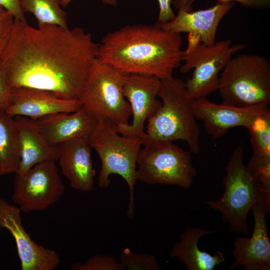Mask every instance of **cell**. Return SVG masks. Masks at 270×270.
<instances>
[{
	"mask_svg": "<svg viewBox=\"0 0 270 270\" xmlns=\"http://www.w3.org/2000/svg\"><path fill=\"white\" fill-rule=\"evenodd\" d=\"M247 129L253 155L270 156V112L256 118Z\"/></svg>",
	"mask_w": 270,
	"mask_h": 270,
	"instance_id": "603a6c76",
	"label": "cell"
},
{
	"mask_svg": "<svg viewBox=\"0 0 270 270\" xmlns=\"http://www.w3.org/2000/svg\"><path fill=\"white\" fill-rule=\"evenodd\" d=\"M14 20L10 12L0 6V57L10 40Z\"/></svg>",
	"mask_w": 270,
	"mask_h": 270,
	"instance_id": "83f0119b",
	"label": "cell"
},
{
	"mask_svg": "<svg viewBox=\"0 0 270 270\" xmlns=\"http://www.w3.org/2000/svg\"><path fill=\"white\" fill-rule=\"evenodd\" d=\"M57 146V161L72 188L86 192L92 191L96 171L93 168L88 138H74Z\"/></svg>",
	"mask_w": 270,
	"mask_h": 270,
	"instance_id": "e0dca14e",
	"label": "cell"
},
{
	"mask_svg": "<svg viewBox=\"0 0 270 270\" xmlns=\"http://www.w3.org/2000/svg\"><path fill=\"white\" fill-rule=\"evenodd\" d=\"M55 162H40L16 174L12 200L21 212L46 210L62 196L65 186Z\"/></svg>",
	"mask_w": 270,
	"mask_h": 270,
	"instance_id": "30bf717a",
	"label": "cell"
},
{
	"mask_svg": "<svg viewBox=\"0 0 270 270\" xmlns=\"http://www.w3.org/2000/svg\"><path fill=\"white\" fill-rule=\"evenodd\" d=\"M0 6L10 12L15 19L26 20L20 0H0Z\"/></svg>",
	"mask_w": 270,
	"mask_h": 270,
	"instance_id": "4dcf8cb0",
	"label": "cell"
},
{
	"mask_svg": "<svg viewBox=\"0 0 270 270\" xmlns=\"http://www.w3.org/2000/svg\"><path fill=\"white\" fill-rule=\"evenodd\" d=\"M137 158L138 180L148 184L175 185L189 189L196 174L192 152L173 142L153 138L144 132Z\"/></svg>",
	"mask_w": 270,
	"mask_h": 270,
	"instance_id": "8992f818",
	"label": "cell"
},
{
	"mask_svg": "<svg viewBox=\"0 0 270 270\" xmlns=\"http://www.w3.org/2000/svg\"><path fill=\"white\" fill-rule=\"evenodd\" d=\"M34 120L44 139L54 146L74 138H89L97 124L82 106L71 114L56 113Z\"/></svg>",
	"mask_w": 270,
	"mask_h": 270,
	"instance_id": "ac0fdd59",
	"label": "cell"
},
{
	"mask_svg": "<svg viewBox=\"0 0 270 270\" xmlns=\"http://www.w3.org/2000/svg\"><path fill=\"white\" fill-rule=\"evenodd\" d=\"M160 80L151 75L124 74L123 93L130 106L131 124L118 128V132L128 138H140L144 132L145 122L161 105L157 99Z\"/></svg>",
	"mask_w": 270,
	"mask_h": 270,
	"instance_id": "4fadbf2b",
	"label": "cell"
},
{
	"mask_svg": "<svg viewBox=\"0 0 270 270\" xmlns=\"http://www.w3.org/2000/svg\"><path fill=\"white\" fill-rule=\"evenodd\" d=\"M254 228L250 237H238L234 240V262L229 270L243 266L246 270H270V242L266 216L270 205L256 204L252 209Z\"/></svg>",
	"mask_w": 270,
	"mask_h": 270,
	"instance_id": "5bb4252c",
	"label": "cell"
},
{
	"mask_svg": "<svg viewBox=\"0 0 270 270\" xmlns=\"http://www.w3.org/2000/svg\"><path fill=\"white\" fill-rule=\"evenodd\" d=\"M159 13L157 23H164L172 20L176 14L174 12L171 5L173 0H158Z\"/></svg>",
	"mask_w": 270,
	"mask_h": 270,
	"instance_id": "f546056e",
	"label": "cell"
},
{
	"mask_svg": "<svg viewBox=\"0 0 270 270\" xmlns=\"http://www.w3.org/2000/svg\"><path fill=\"white\" fill-rule=\"evenodd\" d=\"M246 46L245 44H232L228 39L206 45L188 34V46L182 57L184 64L180 72L186 74L193 70L191 77L185 82L189 94L197 100L218 90L219 74L234 54Z\"/></svg>",
	"mask_w": 270,
	"mask_h": 270,
	"instance_id": "9c48e42d",
	"label": "cell"
},
{
	"mask_svg": "<svg viewBox=\"0 0 270 270\" xmlns=\"http://www.w3.org/2000/svg\"><path fill=\"white\" fill-rule=\"evenodd\" d=\"M12 101V88L0 68V110L6 111L11 105Z\"/></svg>",
	"mask_w": 270,
	"mask_h": 270,
	"instance_id": "f1b7e54d",
	"label": "cell"
},
{
	"mask_svg": "<svg viewBox=\"0 0 270 270\" xmlns=\"http://www.w3.org/2000/svg\"><path fill=\"white\" fill-rule=\"evenodd\" d=\"M73 0H60L61 6L62 8L66 7ZM104 4L110 6H116L118 0H100Z\"/></svg>",
	"mask_w": 270,
	"mask_h": 270,
	"instance_id": "1f68e13d",
	"label": "cell"
},
{
	"mask_svg": "<svg viewBox=\"0 0 270 270\" xmlns=\"http://www.w3.org/2000/svg\"><path fill=\"white\" fill-rule=\"evenodd\" d=\"M181 34L156 24L126 25L106 34L99 44L97 59L123 74H142L160 80L180 66Z\"/></svg>",
	"mask_w": 270,
	"mask_h": 270,
	"instance_id": "7a4b0ae2",
	"label": "cell"
},
{
	"mask_svg": "<svg viewBox=\"0 0 270 270\" xmlns=\"http://www.w3.org/2000/svg\"><path fill=\"white\" fill-rule=\"evenodd\" d=\"M224 190L220 198L206 203L222 215L230 233L248 235L246 222L250 210L256 204L270 205V189L262 186L243 162V150L238 146L226 166Z\"/></svg>",
	"mask_w": 270,
	"mask_h": 270,
	"instance_id": "277c9868",
	"label": "cell"
},
{
	"mask_svg": "<svg viewBox=\"0 0 270 270\" xmlns=\"http://www.w3.org/2000/svg\"><path fill=\"white\" fill-rule=\"evenodd\" d=\"M72 270H126L120 262L110 256L96 255L83 264L76 262L71 266Z\"/></svg>",
	"mask_w": 270,
	"mask_h": 270,
	"instance_id": "d4e9b609",
	"label": "cell"
},
{
	"mask_svg": "<svg viewBox=\"0 0 270 270\" xmlns=\"http://www.w3.org/2000/svg\"><path fill=\"white\" fill-rule=\"evenodd\" d=\"M88 140L101 161L98 186L102 188H108L110 182L109 176L112 174L124 178L130 190L126 214L132 219L134 216V190L138 180L137 158L142 146L140 138L120 136L118 127L98 124Z\"/></svg>",
	"mask_w": 270,
	"mask_h": 270,
	"instance_id": "5b68a950",
	"label": "cell"
},
{
	"mask_svg": "<svg viewBox=\"0 0 270 270\" xmlns=\"http://www.w3.org/2000/svg\"><path fill=\"white\" fill-rule=\"evenodd\" d=\"M99 44L83 28L14 20L0 68L11 88L25 87L78 100Z\"/></svg>",
	"mask_w": 270,
	"mask_h": 270,
	"instance_id": "6da1fadb",
	"label": "cell"
},
{
	"mask_svg": "<svg viewBox=\"0 0 270 270\" xmlns=\"http://www.w3.org/2000/svg\"><path fill=\"white\" fill-rule=\"evenodd\" d=\"M247 166L260 184L270 189V157L252 156Z\"/></svg>",
	"mask_w": 270,
	"mask_h": 270,
	"instance_id": "484cf974",
	"label": "cell"
},
{
	"mask_svg": "<svg viewBox=\"0 0 270 270\" xmlns=\"http://www.w3.org/2000/svg\"><path fill=\"white\" fill-rule=\"evenodd\" d=\"M270 103L248 106L217 104L206 98L194 100V110L196 119L203 122L206 132L212 139L224 136L232 128H248L260 116L270 112Z\"/></svg>",
	"mask_w": 270,
	"mask_h": 270,
	"instance_id": "7c38bea8",
	"label": "cell"
},
{
	"mask_svg": "<svg viewBox=\"0 0 270 270\" xmlns=\"http://www.w3.org/2000/svg\"><path fill=\"white\" fill-rule=\"evenodd\" d=\"M214 232L199 227H189L180 235V241L173 247L170 258H177L188 270H213L225 260L223 252L216 251L214 255L202 251L198 242L202 236Z\"/></svg>",
	"mask_w": 270,
	"mask_h": 270,
	"instance_id": "ffe728a7",
	"label": "cell"
},
{
	"mask_svg": "<svg viewBox=\"0 0 270 270\" xmlns=\"http://www.w3.org/2000/svg\"><path fill=\"white\" fill-rule=\"evenodd\" d=\"M24 12L34 16L38 24H51L67 27L66 13L60 0H20Z\"/></svg>",
	"mask_w": 270,
	"mask_h": 270,
	"instance_id": "7402d4cb",
	"label": "cell"
},
{
	"mask_svg": "<svg viewBox=\"0 0 270 270\" xmlns=\"http://www.w3.org/2000/svg\"><path fill=\"white\" fill-rule=\"evenodd\" d=\"M158 96L161 105L147 120L146 133L162 140H182L192 153H198L200 130L194 110V99L188 93L185 82L172 76L160 80Z\"/></svg>",
	"mask_w": 270,
	"mask_h": 270,
	"instance_id": "3957f363",
	"label": "cell"
},
{
	"mask_svg": "<svg viewBox=\"0 0 270 270\" xmlns=\"http://www.w3.org/2000/svg\"><path fill=\"white\" fill-rule=\"evenodd\" d=\"M20 150L15 120L0 110V176L16 174L19 169Z\"/></svg>",
	"mask_w": 270,
	"mask_h": 270,
	"instance_id": "44dd1931",
	"label": "cell"
},
{
	"mask_svg": "<svg viewBox=\"0 0 270 270\" xmlns=\"http://www.w3.org/2000/svg\"><path fill=\"white\" fill-rule=\"evenodd\" d=\"M222 104L248 106L270 102V60L255 54L232 57L219 76Z\"/></svg>",
	"mask_w": 270,
	"mask_h": 270,
	"instance_id": "ba28073f",
	"label": "cell"
},
{
	"mask_svg": "<svg viewBox=\"0 0 270 270\" xmlns=\"http://www.w3.org/2000/svg\"><path fill=\"white\" fill-rule=\"evenodd\" d=\"M20 150L18 172L21 174L40 162L58 160L57 146L50 144L40 131L34 120L24 116H15Z\"/></svg>",
	"mask_w": 270,
	"mask_h": 270,
	"instance_id": "d6986e66",
	"label": "cell"
},
{
	"mask_svg": "<svg viewBox=\"0 0 270 270\" xmlns=\"http://www.w3.org/2000/svg\"><path fill=\"white\" fill-rule=\"evenodd\" d=\"M20 208L0 198V228L8 230L14 238L22 270H54L60 258L54 250L38 244L25 230Z\"/></svg>",
	"mask_w": 270,
	"mask_h": 270,
	"instance_id": "8fae6325",
	"label": "cell"
},
{
	"mask_svg": "<svg viewBox=\"0 0 270 270\" xmlns=\"http://www.w3.org/2000/svg\"><path fill=\"white\" fill-rule=\"evenodd\" d=\"M196 0H173V5L178 10L188 12L192 10V4ZM238 2L243 6L253 10H264L270 7V0H217V3Z\"/></svg>",
	"mask_w": 270,
	"mask_h": 270,
	"instance_id": "4316f807",
	"label": "cell"
},
{
	"mask_svg": "<svg viewBox=\"0 0 270 270\" xmlns=\"http://www.w3.org/2000/svg\"><path fill=\"white\" fill-rule=\"evenodd\" d=\"M12 88V103L5 112L12 117L36 120L52 114L74 112L82 106L78 100L61 98L48 91L25 87Z\"/></svg>",
	"mask_w": 270,
	"mask_h": 270,
	"instance_id": "2e32d148",
	"label": "cell"
},
{
	"mask_svg": "<svg viewBox=\"0 0 270 270\" xmlns=\"http://www.w3.org/2000/svg\"><path fill=\"white\" fill-rule=\"evenodd\" d=\"M124 74L97 58L94 62L78 99L97 124H128L130 106L123 93Z\"/></svg>",
	"mask_w": 270,
	"mask_h": 270,
	"instance_id": "52a82bcc",
	"label": "cell"
},
{
	"mask_svg": "<svg viewBox=\"0 0 270 270\" xmlns=\"http://www.w3.org/2000/svg\"><path fill=\"white\" fill-rule=\"evenodd\" d=\"M120 262L126 270H160L158 262L154 255L138 253L128 248H124L120 254Z\"/></svg>",
	"mask_w": 270,
	"mask_h": 270,
	"instance_id": "cb8c5ba5",
	"label": "cell"
},
{
	"mask_svg": "<svg viewBox=\"0 0 270 270\" xmlns=\"http://www.w3.org/2000/svg\"><path fill=\"white\" fill-rule=\"evenodd\" d=\"M234 2L216 3L206 9L188 12L178 10L170 21L156 24L172 32L188 33L206 45L214 44L218 25L226 14L234 6Z\"/></svg>",
	"mask_w": 270,
	"mask_h": 270,
	"instance_id": "9a60e30c",
	"label": "cell"
}]
</instances>
